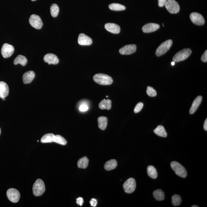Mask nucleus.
<instances>
[{
	"label": "nucleus",
	"mask_w": 207,
	"mask_h": 207,
	"mask_svg": "<svg viewBox=\"0 0 207 207\" xmlns=\"http://www.w3.org/2000/svg\"><path fill=\"white\" fill-rule=\"evenodd\" d=\"M93 80L96 83L103 85H109L112 83V78L107 74L98 73L95 74L93 77Z\"/></svg>",
	"instance_id": "1"
},
{
	"label": "nucleus",
	"mask_w": 207,
	"mask_h": 207,
	"mask_svg": "<svg viewBox=\"0 0 207 207\" xmlns=\"http://www.w3.org/2000/svg\"><path fill=\"white\" fill-rule=\"evenodd\" d=\"M171 169L178 176L185 178L187 175V170L184 166L177 161H172L171 163Z\"/></svg>",
	"instance_id": "2"
},
{
	"label": "nucleus",
	"mask_w": 207,
	"mask_h": 207,
	"mask_svg": "<svg viewBox=\"0 0 207 207\" xmlns=\"http://www.w3.org/2000/svg\"><path fill=\"white\" fill-rule=\"evenodd\" d=\"M45 190V187L44 182L41 179H37L33 185V195L36 196H40L43 195Z\"/></svg>",
	"instance_id": "3"
},
{
	"label": "nucleus",
	"mask_w": 207,
	"mask_h": 207,
	"mask_svg": "<svg viewBox=\"0 0 207 207\" xmlns=\"http://www.w3.org/2000/svg\"><path fill=\"white\" fill-rule=\"evenodd\" d=\"M192 53V50L190 48H185L176 53L173 57V61L174 62H178L183 61L189 57Z\"/></svg>",
	"instance_id": "4"
},
{
	"label": "nucleus",
	"mask_w": 207,
	"mask_h": 207,
	"mask_svg": "<svg viewBox=\"0 0 207 207\" xmlns=\"http://www.w3.org/2000/svg\"><path fill=\"white\" fill-rule=\"evenodd\" d=\"M172 40H169L165 41L160 45L156 49L155 54L157 56H160L167 52L172 46Z\"/></svg>",
	"instance_id": "5"
},
{
	"label": "nucleus",
	"mask_w": 207,
	"mask_h": 207,
	"mask_svg": "<svg viewBox=\"0 0 207 207\" xmlns=\"http://www.w3.org/2000/svg\"><path fill=\"white\" fill-rule=\"evenodd\" d=\"M167 11L171 14L178 13L180 10V7L175 0H167L165 4Z\"/></svg>",
	"instance_id": "6"
},
{
	"label": "nucleus",
	"mask_w": 207,
	"mask_h": 207,
	"mask_svg": "<svg viewBox=\"0 0 207 207\" xmlns=\"http://www.w3.org/2000/svg\"><path fill=\"white\" fill-rule=\"evenodd\" d=\"M136 187L135 179L131 178L126 180L123 185L124 191L127 193H132L135 191Z\"/></svg>",
	"instance_id": "7"
},
{
	"label": "nucleus",
	"mask_w": 207,
	"mask_h": 207,
	"mask_svg": "<svg viewBox=\"0 0 207 207\" xmlns=\"http://www.w3.org/2000/svg\"><path fill=\"white\" fill-rule=\"evenodd\" d=\"M7 196L8 199L14 203L18 202L20 198V192L14 188L9 189L7 191Z\"/></svg>",
	"instance_id": "8"
},
{
	"label": "nucleus",
	"mask_w": 207,
	"mask_h": 207,
	"mask_svg": "<svg viewBox=\"0 0 207 207\" xmlns=\"http://www.w3.org/2000/svg\"><path fill=\"white\" fill-rule=\"evenodd\" d=\"M29 21L31 25L37 29H40L43 25L40 17L35 14H33L30 16Z\"/></svg>",
	"instance_id": "9"
},
{
	"label": "nucleus",
	"mask_w": 207,
	"mask_h": 207,
	"mask_svg": "<svg viewBox=\"0 0 207 207\" xmlns=\"http://www.w3.org/2000/svg\"><path fill=\"white\" fill-rule=\"evenodd\" d=\"M14 51V46L7 43H4L1 49V54L4 58L10 57L13 54Z\"/></svg>",
	"instance_id": "10"
},
{
	"label": "nucleus",
	"mask_w": 207,
	"mask_h": 207,
	"mask_svg": "<svg viewBox=\"0 0 207 207\" xmlns=\"http://www.w3.org/2000/svg\"><path fill=\"white\" fill-rule=\"evenodd\" d=\"M190 19L192 23L197 25H202L205 23V20L201 14L197 12H192L190 15Z\"/></svg>",
	"instance_id": "11"
},
{
	"label": "nucleus",
	"mask_w": 207,
	"mask_h": 207,
	"mask_svg": "<svg viewBox=\"0 0 207 207\" xmlns=\"http://www.w3.org/2000/svg\"><path fill=\"white\" fill-rule=\"evenodd\" d=\"M137 50V46L135 44L125 45L119 50V53L121 55H129L135 53Z\"/></svg>",
	"instance_id": "12"
},
{
	"label": "nucleus",
	"mask_w": 207,
	"mask_h": 207,
	"mask_svg": "<svg viewBox=\"0 0 207 207\" xmlns=\"http://www.w3.org/2000/svg\"><path fill=\"white\" fill-rule=\"evenodd\" d=\"M160 28L159 24L150 23L145 24L142 28V30L144 33H150L157 30Z\"/></svg>",
	"instance_id": "13"
},
{
	"label": "nucleus",
	"mask_w": 207,
	"mask_h": 207,
	"mask_svg": "<svg viewBox=\"0 0 207 207\" xmlns=\"http://www.w3.org/2000/svg\"><path fill=\"white\" fill-rule=\"evenodd\" d=\"M78 43L81 45H90L93 43V40L85 34L81 33L79 35Z\"/></svg>",
	"instance_id": "14"
},
{
	"label": "nucleus",
	"mask_w": 207,
	"mask_h": 207,
	"mask_svg": "<svg viewBox=\"0 0 207 207\" xmlns=\"http://www.w3.org/2000/svg\"><path fill=\"white\" fill-rule=\"evenodd\" d=\"M45 62L49 64H59V59L53 53H48L45 55L43 58Z\"/></svg>",
	"instance_id": "15"
},
{
	"label": "nucleus",
	"mask_w": 207,
	"mask_h": 207,
	"mask_svg": "<svg viewBox=\"0 0 207 207\" xmlns=\"http://www.w3.org/2000/svg\"><path fill=\"white\" fill-rule=\"evenodd\" d=\"M105 28L108 31L114 34L119 33L121 31L119 26L114 23H107L105 24Z\"/></svg>",
	"instance_id": "16"
},
{
	"label": "nucleus",
	"mask_w": 207,
	"mask_h": 207,
	"mask_svg": "<svg viewBox=\"0 0 207 207\" xmlns=\"http://www.w3.org/2000/svg\"><path fill=\"white\" fill-rule=\"evenodd\" d=\"M9 88L7 84L3 81L0 82V98H5L8 96Z\"/></svg>",
	"instance_id": "17"
},
{
	"label": "nucleus",
	"mask_w": 207,
	"mask_h": 207,
	"mask_svg": "<svg viewBox=\"0 0 207 207\" xmlns=\"http://www.w3.org/2000/svg\"><path fill=\"white\" fill-rule=\"evenodd\" d=\"M35 77L34 72L32 71H29L25 73L23 76V81L25 84L30 83L33 80Z\"/></svg>",
	"instance_id": "18"
},
{
	"label": "nucleus",
	"mask_w": 207,
	"mask_h": 207,
	"mask_svg": "<svg viewBox=\"0 0 207 207\" xmlns=\"http://www.w3.org/2000/svg\"><path fill=\"white\" fill-rule=\"evenodd\" d=\"M202 101V97L198 96L195 99L192 103L191 108L190 110V114H193L198 109Z\"/></svg>",
	"instance_id": "19"
},
{
	"label": "nucleus",
	"mask_w": 207,
	"mask_h": 207,
	"mask_svg": "<svg viewBox=\"0 0 207 207\" xmlns=\"http://www.w3.org/2000/svg\"><path fill=\"white\" fill-rule=\"evenodd\" d=\"M117 163L116 160L112 159L107 161L104 165L105 169L106 170L110 171L116 169L117 167Z\"/></svg>",
	"instance_id": "20"
},
{
	"label": "nucleus",
	"mask_w": 207,
	"mask_h": 207,
	"mask_svg": "<svg viewBox=\"0 0 207 207\" xmlns=\"http://www.w3.org/2000/svg\"><path fill=\"white\" fill-rule=\"evenodd\" d=\"M99 127L101 130H104L106 129L108 124V119L105 116H101L98 118Z\"/></svg>",
	"instance_id": "21"
},
{
	"label": "nucleus",
	"mask_w": 207,
	"mask_h": 207,
	"mask_svg": "<svg viewBox=\"0 0 207 207\" xmlns=\"http://www.w3.org/2000/svg\"><path fill=\"white\" fill-rule=\"evenodd\" d=\"M99 108L101 109H111L112 107V101L110 99H103L100 103Z\"/></svg>",
	"instance_id": "22"
},
{
	"label": "nucleus",
	"mask_w": 207,
	"mask_h": 207,
	"mask_svg": "<svg viewBox=\"0 0 207 207\" xmlns=\"http://www.w3.org/2000/svg\"><path fill=\"white\" fill-rule=\"evenodd\" d=\"M154 132L160 137H166L167 136V134L164 127L162 126H158L154 130Z\"/></svg>",
	"instance_id": "23"
},
{
	"label": "nucleus",
	"mask_w": 207,
	"mask_h": 207,
	"mask_svg": "<svg viewBox=\"0 0 207 207\" xmlns=\"http://www.w3.org/2000/svg\"><path fill=\"white\" fill-rule=\"evenodd\" d=\"M27 63V59L25 56L19 55L16 57L14 61V64L15 65L20 64L23 66L26 65Z\"/></svg>",
	"instance_id": "24"
},
{
	"label": "nucleus",
	"mask_w": 207,
	"mask_h": 207,
	"mask_svg": "<svg viewBox=\"0 0 207 207\" xmlns=\"http://www.w3.org/2000/svg\"><path fill=\"white\" fill-rule=\"evenodd\" d=\"M55 135L53 134H47L43 136L41 139L42 143H51L54 142Z\"/></svg>",
	"instance_id": "25"
},
{
	"label": "nucleus",
	"mask_w": 207,
	"mask_h": 207,
	"mask_svg": "<svg viewBox=\"0 0 207 207\" xmlns=\"http://www.w3.org/2000/svg\"><path fill=\"white\" fill-rule=\"evenodd\" d=\"M153 195L155 199L158 201H161L164 200V192L161 189H158L153 192Z\"/></svg>",
	"instance_id": "26"
},
{
	"label": "nucleus",
	"mask_w": 207,
	"mask_h": 207,
	"mask_svg": "<svg viewBox=\"0 0 207 207\" xmlns=\"http://www.w3.org/2000/svg\"><path fill=\"white\" fill-rule=\"evenodd\" d=\"M89 161L88 158L86 156H84L79 160L77 162V166L80 169H85L88 167Z\"/></svg>",
	"instance_id": "27"
},
{
	"label": "nucleus",
	"mask_w": 207,
	"mask_h": 207,
	"mask_svg": "<svg viewBox=\"0 0 207 207\" xmlns=\"http://www.w3.org/2000/svg\"><path fill=\"white\" fill-rule=\"evenodd\" d=\"M148 175L153 179H156L158 177L157 172L154 166L152 165L148 166L147 169Z\"/></svg>",
	"instance_id": "28"
},
{
	"label": "nucleus",
	"mask_w": 207,
	"mask_h": 207,
	"mask_svg": "<svg viewBox=\"0 0 207 207\" xmlns=\"http://www.w3.org/2000/svg\"><path fill=\"white\" fill-rule=\"evenodd\" d=\"M109 7L111 10L115 11H124L126 9L125 6L117 3H112L109 5Z\"/></svg>",
	"instance_id": "29"
},
{
	"label": "nucleus",
	"mask_w": 207,
	"mask_h": 207,
	"mask_svg": "<svg viewBox=\"0 0 207 207\" xmlns=\"http://www.w3.org/2000/svg\"><path fill=\"white\" fill-rule=\"evenodd\" d=\"M182 198L180 196L178 195H174L171 198V202L173 205L174 206H178L182 203Z\"/></svg>",
	"instance_id": "30"
},
{
	"label": "nucleus",
	"mask_w": 207,
	"mask_h": 207,
	"mask_svg": "<svg viewBox=\"0 0 207 207\" xmlns=\"http://www.w3.org/2000/svg\"><path fill=\"white\" fill-rule=\"evenodd\" d=\"M59 12V8L57 4H53L51 7V13L53 17H57Z\"/></svg>",
	"instance_id": "31"
},
{
	"label": "nucleus",
	"mask_w": 207,
	"mask_h": 207,
	"mask_svg": "<svg viewBox=\"0 0 207 207\" xmlns=\"http://www.w3.org/2000/svg\"><path fill=\"white\" fill-rule=\"evenodd\" d=\"M54 142L61 145H65L67 144V141L60 135H55Z\"/></svg>",
	"instance_id": "32"
},
{
	"label": "nucleus",
	"mask_w": 207,
	"mask_h": 207,
	"mask_svg": "<svg viewBox=\"0 0 207 207\" xmlns=\"http://www.w3.org/2000/svg\"><path fill=\"white\" fill-rule=\"evenodd\" d=\"M147 93L148 96L152 97L156 96L157 95L156 90L150 86H148L147 88Z\"/></svg>",
	"instance_id": "33"
},
{
	"label": "nucleus",
	"mask_w": 207,
	"mask_h": 207,
	"mask_svg": "<svg viewBox=\"0 0 207 207\" xmlns=\"http://www.w3.org/2000/svg\"><path fill=\"white\" fill-rule=\"evenodd\" d=\"M143 106V103H139L136 105V106L134 108V112L135 113H137L140 112L142 110V108Z\"/></svg>",
	"instance_id": "34"
},
{
	"label": "nucleus",
	"mask_w": 207,
	"mask_h": 207,
	"mask_svg": "<svg viewBox=\"0 0 207 207\" xmlns=\"http://www.w3.org/2000/svg\"><path fill=\"white\" fill-rule=\"evenodd\" d=\"M88 107L86 104H82L79 108V110L81 112H85L88 110Z\"/></svg>",
	"instance_id": "35"
},
{
	"label": "nucleus",
	"mask_w": 207,
	"mask_h": 207,
	"mask_svg": "<svg viewBox=\"0 0 207 207\" xmlns=\"http://www.w3.org/2000/svg\"><path fill=\"white\" fill-rule=\"evenodd\" d=\"M201 60L202 61H203L204 62H207V51H205L204 53H203V55H202V56L201 57Z\"/></svg>",
	"instance_id": "36"
},
{
	"label": "nucleus",
	"mask_w": 207,
	"mask_h": 207,
	"mask_svg": "<svg viewBox=\"0 0 207 207\" xmlns=\"http://www.w3.org/2000/svg\"><path fill=\"white\" fill-rule=\"evenodd\" d=\"M97 200L95 198L92 199L90 201V206L92 207H96L97 205Z\"/></svg>",
	"instance_id": "37"
},
{
	"label": "nucleus",
	"mask_w": 207,
	"mask_h": 207,
	"mask_svg": "<svg viewBox=\"0 0 207 207\" xmlns=\"http://www.w3.org/2000/svg\"><path fill=\"white\" fill-rule=\"evenodd\" d=\"M84 203L83 199L81 197H79L77 199V205L82 206Z\"/></svg>",
	"instance_id": "38"
},
{
	"label": "nucleus",
	"mask_w": 207,
	"mask_h": 207,
	"mask_svg": "<svg viewBox=\"0 0 207 207\" xmlns=\"http://www.w3.org/2000/svg\"><path fill=\"white\" fill-rule=\"evenodd\" d=\"M167 0H158V6L160 7H162L165 4Z\"/></svg>",
	"instance_id": "39"
},
{
	"label": "nucleus",
	"mask_w": 207,
	"mask_h": 207,
	"mask_svg": "<svg viewBox=\"0 0 207 207\" xmlns=\"http://www.w3.org/2000/svg\"><path fill=\"white\" fill-rule=\"evenodd\" d=\"M204 129L206 131L207 130V119H206L205 121L204 124Z\"/></svg>",
	"instance_id": "40"
},
{
	"label": "nucleus",
	"mask_w": 207,
	"mask_h": 207,
	"mask_svg": "<svg viewBox=\"0 0 207 207\" xmlns=\"http://www.w3.org/2000/svg\"><path fill=\"white\" fill-rule=\"evenodd\" d=\"M171 65L174 66L175 65V62L174 61H173V62L171 63Z\"/></svg>",
	"instance_id": "41"
},
{
	"label": "nucleus",
	"mask_w": 207,
	"mask_h": 207,
	"mask_svg": "<svg viewBox=\"0 0 207 207\" xmlns=\"http://www.w3.org/2000/svg\"><path fill=\"white\" fill-rule=\"evenodd\" d=\"M199 206H197V205H193L192 206V207H198Z\"/></svg>",
	"instance_id": "42"
},
{
	"label": "nucleus",
	"mask_w": 207,
	"mask_h": 207,
	"mask_svg": "<svg viewBox=\"0 0 207 207\" xmlns=\"http://www.w3.org/2000/svg\"><path fill=\"white\" fill-rule=\"evenodd\" d=\"M31 1H36V0H31Z\"/></svg>",
	"instance_id": "43"
},
{
	"label": "nucleus",
	"mask_w": 207,
	"mask_h": 207,
	"mask_svg": "<svg viewBox=\"0 0 207 207\" xmlns=\"http://www.w3.org/2000/svg\"><path fill=\"white\" fill-rule=\"evenodd\" d=\"M1 129H0V134H1Z\"/></svg>",
	"instance_id": "44"
},
{
	"label": "nucleus",
	"mask_w": 207,
	"mask_h": 207,
	"mask_svg": "<svg viewBox=\"0 0 207 207\" xmlns=\"http://www.w3.org/2000/svg\"><path fill=\"white\" fill-rule=\"evenodd\" d=\"M37 142H39V140H37Z\"/></svg>",
	"instance_id": "45"
},
{
	"label": "nucleus",
	"mask_w": 207,
	"mask_h": 207,
	"mask_svg": "<svg viewBox=\"0 0 207 207\" xmlns=\"http://www.w3.org/2000/svg\"><path fill=\"white\" fill-rule=\"evenodd\" d=\"M106 97H107V98H108V96H106Z\"/></svg>",
	"instance_id": "46"
}]
</instances>
